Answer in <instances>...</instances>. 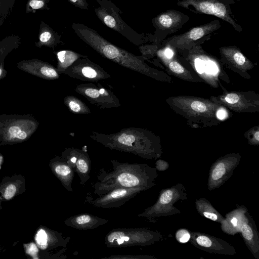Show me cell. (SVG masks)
Instances as JSON below:
<instances>
[{
  "label": "cell",
  "instance_id": "1",
  "mask_svg": "<svg viewBox=\"0 0 259 259\" xmlns=\"http://www.w3.org/2000/svg\"><path fill=\"white\" fill-rule=\"evenodd\" d=\"M71 27L79 38L103 57L156 80L167 83L172 81L167 73L148 65L145 62L148 61L147 58L135 55L116 46L93 29L76 23H73Z\"/></svg>",
  "mask_w": 259,
  "mask_h": 259
},
{
  "label": "cell",
  "instance_id": "2",
  "mask_svg": "<svg viewBox=\"0 0 259 259\" xmlns=\"http://www.w3.org/2000/svg\"><path fill=\"white\" fill-rule=\"evenodd\" d=\"M108 170L100 169L92 184L94 194L101 196L118 188H141L145 191L154 187L158 176L157 169L145 163L120 162L111 160Z\"/></svg>",
  "mask_w": 259,
  "mask_h": 259
},
{
  "label": "cell",
  "instance_id": "3",
  "mask_svg": "<svg viewBox=\"0 0 259 259\" xmlns=\"http://www.w3.org/2000/svg\"><path fill=\"white\" fill-rule=\"evenodd\" d=\"M90 137L106 148L132 153L144 159H156L162 153L159 137L143 128H124L111 134L92 132Z\"/></svg>",
  "mask_w": 259,
  "mask_h": 259
},
{
  "label": "cell",
  "instance_id": "4",
  "mask_svg": "<svg viewBox=\"0 0 259 259\" xmlns=\"http://www.w3.org/2000/svg\"><path fill=\"white\" fill-rule=\"evenodd\" d=\"M165 102L177 114L183 117L193 128L210 127L232 117L225 107L210 99L191 95L172 96Z\"/></svg>",
  "mask_w": 259,
  "mask_h": 259
},
{
  "label": "cell",
  "instance_id": "5",
  "mask_svg": "<svg viewBox=\"0 0 259 259\" xmlns=\"http://www.w3.org/2000/svg\"><path fill=\"white\" fill-rule=\"evenodd\" d=\"M186 51L187 52L182 61L203 82L213 88L226 89L221 81L229 83L231 80L218 59L200 46H195Z\"/></svg>",
  "mask_w": 259,
  "mask_h": 259
},
{
  "label": "cell",
  "instance_id": "6",
  "mask_svg": "<svg viewBox=\"0 0 259 259\" xmlns=\"http://www.w3.org/2000/svg\"><path fill=\"white\" fill-rule=\"evenodd\" d=\"M39 124L31 114L0 115V145H11L28 140Z\"/></svg>",
  "mask_w": 259,
  "mask_h": 259
},
{
  "label": "cell",
  "instance_id": "7",
  "mask_svg": "<svg viewBox=\"0 0 259 259\" xmlns=\"http://www.w3.org/2000/svg\"><path fill=\"white\" fill-rule=\"evenodd\" d=\"M162 239L157 231L145 228H116L112 229L105 237V244L109 248L146 246Z\"/></svg>",
  "mask_w": 259,
  "mask_h": 259
},
{
  "label": "cell",
  "instance_id": "8",
  "mask_svg": "<svg viewBox=\"0 0 259 259\" xmlns=\"http://www.w3.org/2000/svg\"><path fill=\"white\" fill-rule=\"evenodd\" d=\"M186 189L181 183L161 189L155 203L138 214L148 219L167 217L181 213L174 204L179 200H187Z\"/></svg>",
  "mask_w": 259,
  "mask_h": 259
},
{
  "label": "cell",
  "instance_id": "9",
  "mask_svg": "<svg viewBox=\"0 0 259 259\" xmlns=\"http://www.w3.org/2000/svg\"><path fill=\"white\" fill-rule=\"evenodd\" d=\"M99 6L95 8L98 19L109 28L120 33L133 44H142L140 35L122 19L120 9L109 0H95Z\"/></svg>",
  "mask_w": 259,
  "mask_h": 259
},
{
  "label": "cell",
  "instance_id": "10",
  "mask_svg": "<svg viewBox=\"0 0 259 259\" xmlns=\"http://www.w3.org/2000/svg\"><path fill=\"white\" fill-rule=\"evenodd\" d=\"M222 94L210 96V99L237 113L259 112V94L253 91H223Z\"/></svg>",
  "mask_w": 259,
  "mask_h": 259
},
{
  "label": "cell",
  "instance_id": "11",
  "mask_svg": "<svg viewBox=\"0 0 259 259\" xmlns=\"http://www.w3.org/2000/svg\"><path fill=\"white\" fill-rule=\"evenodd\" d=\"M241 158L240 153L233 152L220 157L212 164L207 184L209 191L220 188L232 177Z\"/></svg>",
  "mask_w": 259,
  "mask_h": 259
},
{
  "label": "cell",
  "instance_id": "12",
  "mask_svg": "<svg viewBox=\"0 0 259 259\" xmlns=\"http://www.w3.org/2000/svg\"><path fill=\"white\" fill-rule=\"evenodd\" d=\"M75 91L84 97L91 104L100 109H110L121 106L119 100L113 92L103 88L100 83H81Z\"/></svg>",
  "mask_w": 259,
  "mask_h": 259
},
{
  "label": "cell",
  "instance_id": "13",
  "mask_svg": "<svg viewBox=\"0 0 259 259\" xmlns=\"http://www.w3.org/2000/svg\"><path fill=\"white\" fill-rule=\"evenodd\" d=\"M145 190L141 188H118L93 198L90 193L85 196V202L102 208H118Z\"/></svg>",
  "mask_w": 259,
  "mask_h": 259
},
{
  "label": "cell",
  "instance_id": "14",
  "mask_svg": "<svg viewBox=\"0 0 259 259\" xmlns=\"http://www.w3.org/2000/svg\"><path fill=\"white\" fill-rule=\"evenodd\" d=\"M70 77L82 81H98L108 79L111 75L102 67L87 57L78 59L63 73Z\"/></svg>",
  "mask_w": 259,
  "mask_h": 259
},
{
  "label": "cell",
  "instance_id": "15",
  "mask_svg": "<svg viewBox=\"0 0 259 259\" xmlns=\"http://www.w3.org/2000/svg\"><path fill=\"white\" fill-rule=\"evenodd\" d=\"M221 64L233 71L244 79L251 78L248 71L255 67V65L246 57L236 47H224L220 49Z\"/></svg>",
  "mask_w": 259,
  "mask_h": 259
},
{
  "label": "cell",
  "instance_id": "16",
  "mask_svg": "<svg viewBox=\"0 0 259 259\" xmlns=\"http://www.w3.org/2000/svg\"><path fill=\"white\" fill-rule=\"evenodd\" d=\"M190 243L194 247L209 253L235 255V248L223 239L198 231H190Z\"/></svg>",
  "mask_w": 259,
  "mask_h": 259
},
{
  "label": "cell",
  "instance_id": "17",
  "mask_svg": "<svg viewBox=\"0 0 259 259\" xmlns=\"http://www.w3.org/2000/svg\"><path fill=\"white\" fill-rule=\"evenodd\" d=\"M61 156L78 175L80 184L84 185L90 179L91 160L89 154L83 150L71 147L65 148L62 152Z\"/></svg>",
  "mask_w": 259,
  "mask_h": 259
},
{
  "label": "cell",
  "instance_id": "18",
  "mask_svg": "<svg viewBox=\"0 0 259 259\" xmlns=\"http://www.w3.org/2000/svg\"><path fill=\"white\" fill-rule=\"evenodd\" d=\"M158 58L162 62L164 70L168 74L185 81L193 83H202L200 79L183 61L175 57L174 54L171 57L165 56L161 51L157 52Z\"/></svg>",
  "mask_w": 259,
  "mask_h": 259
},
{
  "label": "cell",
  "instance_id": "19",
  "mask_svg": "<svg viewBox=\"0 0 259 259\" xmlns=\"http://www.w3.org/2000/svg\"><path fill=\"white\" fill-rule=\"evenodd\" d=\"M34 240L38 249L49 251L59 247H66L70 238L65 237L62 233L46 227L40 226L36 231Z\"/></svg>",
  "mask_w": 259,
  "mask_h": 259
},
{
  "label": "cell",
  "instance_id": "20",
  "mask_svg": "<svg viewBox=\"0 0 259 259\" xmlns=\"http://www.w3.org/2000/svg\"><path fill=\"white\" fill-rule=\"evenodd\" d=\"M179 5L184 7L192 6L198 12L222 18L234 27L236 24L229 15L226 6L217 0H184Z\"/></svg>",
  "mask_w": 259,
  "mask_h": 259
},
{
  "label": "cell",
  "instance_id": "21",
  "mask_svg": "<svg viewBox=\"0 0 259 259\" xmlns=\"http://www.w3.org/2000/svg\"><path fill=\"white\" fill-rule=\"evenodd\" d=\"M215 27V24L209 23L193 28L182 35L174 37L168 44L174 48L188 50L194 46L195 41L206 35Z\"/></svg>",
  "mask_w": 259,
  "mask_h": 259
},
{
  "label": "cell",
  "instance_id": "22",
  "mask_svg": "<svg viewBox=\"0 0 259 259\" xmlns=\"http://www.w3.org/2000/svg\"><path fill=\"white\" fill-rule=\"evenodd\" d=\"M18 69L47 80L58 79L60 74L51 64L37 59L23 60L17 64Z\"/></svg>",
  "mask_w": 259,
  "mask_h": 259
},
{
  "label": "cell",
  "instance_id": "23",
  "mask_svg": "<svg viewBox=\"0 0 259 259\" xmlns=\"http://www.w3.org/2000/svg\"><path fill=\"white\" fill-rule=\"evenodd\" d=\"M25 191V179L20 174L5 177L0 183V210L2 203L9 201Z\"/></svg>",
  "mask_w": 259,
  "mask_h": 259
},
{
  "label": "cell",
  "instance_id": "24",
  "mask_svg": "<svg viewBox=\"0 0 259 259\" xmlns=\"http://www.w3.org/2000/svg\"><path fill=\"white\" fill-rule=\"evenodd\" d=\"M49 167L63 186L72 192V183L75 172L66 161L61 156H57L50 160Z\"/></svg>",
  "mask_w": 259,
  "mask_h": 259
},
{
  "label": "cell",
  "instance_id": "25",
  "mask_svg": "<svg viewBox=\"0 0 259 259\" xmlns=\"http://www.w3.org/2000/svg\"><path fill=\"white\" fill-rule=\"evenodd\" d=\"M240 233L247 247L256 259H259V235L252 216L247 211Z\"/></svg>",
  "mask_w": 259,
  "mask_h": 259
},
{
  "label": "cell",
  "instance_id": "26",
  "mask_svg": "<svg viewBox=\"0 0 259 259\" xmlns=\"http://www.w3.org/2000/svg\"><path fill=\"white\" fill-rule=\"evenodd\" d=\"M247 211L248 209L245 206L239 205L226 213L223 221L220 223L222 231L230 235L240 233Z\"/></svg>",
  "mask_w": 259,
  "mask_h": 259
},
{
  "label": "cell",
  "instance_id": "27",
  "mask_svg": "<svg viewBox=\"0 0 259 259\" xmlns=\"http://www.w3.org/2000/svg\"><path fill=\"white\" fill-rule=\"evenodd\" d=\"M109 220L89 213L71 216L64 221L66 226L78 230H92L105 225Z\"/></svg>",
  "mask_w": 259,
  "mask_h": 259
},
{
  "label": "cell",
  "instance_id": "28",
  "mask_svg": "<svg viewBox=\"0 0 259 259\" xmlns=\"http://www.w3.org/2000/svg\"><path fill=\"white\" fill-rule=\"evenodd\" d=\"M195 206L199 214L206 219L220 224L224 219L210 202L204 197L196 199Z\"/></svg>",
  "mask_w": 259,
  "mask_h": 259
},
{
  "label": "cell",
  "instance_id": "29",
  "mask_svg": "<svg viewBox=\"0 0 259 259\" xmlns=\"http://www.w3.org/2000/svg\"><path fill=\"white\" fill-rule=\"evenodd\" d=\"M56 54L58 61L56 69L59 74H62L78 59L88 57L70 50H62L57 52Z\"/></svg>",
  "mask_w": 259,
  "mask_h": 259
},
{
  "label": "cell",
  "instance_id": "30",
  "mask_svg": "<svg viewBox=\"0 0 259 259\" xmlns=\"http://www.w3.org/2000/svg\"><path fill=\"white\" fill-rule=\"evenodd\" d=\"M60 36L46 25L41 27L39 36V41L36 45L40 47L45 46L54 48L60 42Z\"/></svg>",
  "mask_w": 259,
  "mask_h": 259
},
{
  "label": "cell",
  "instance_id": "31",
  "mask_svg": "<svg viewBox=\"0 0 259 259\" xmlns=\"http://www.w3.org/2000/svg\"><path fill=\"white\" fill-rule=\"evenodd\" d=\"M64 104L69 111L74 114H90L91 111L84 103L77 97L68 95L65 97Z\"/></svg>",
  "mask_w": 259,
  "mask_h": 259
},
{
  "label": "cell",
  "instance_id": "32",
  "mask_svg": "<svg viewBox=\"0 0 259 259\" xmlns=\"http://www.w3.org/2000/svg\"><path fill=\"white\" fill-rule=\"evenodd\" d=\"M181 19V16L178 13L170 12L160 15L155 19V22L160 28H169L178 25Z\"/></svg>",
  "mask_w": 259,
  "mask_h": 259
},
{
  "label": "cell",
  "instance_id": "33",
  "mask_svg": "<svg viewBox=\"0 0 259 259\" xmlns=\"http://www.w3.org/2000/svg\"><path fill=\"white\" fill-rule=\"evenodd\" d=\"M244 137L247 140L248 143L252 146L259 145V126L252 127L246 131Z\"/></svg>",
  "mask_w": 259,
  "mask_h": 259
},
{
  "label": "cell",
  "instance_id": "34",
  "mask_svg": "<svg viewBox=\"0 0 259 259\" xmlns=\"http://www.w3.org/2000/svg\"><path fill=\"white\" fill-rule=\"evenodd\" d=\"M176 239L179 242L181 243H185L189 241L190 239V231L186 229H181L176 233Z\"/></svg>",
  "mask_w": 259,
  "mask_h": 259
},
{
  "label": "cell",
  "instance_id": "35",
  "mask_svg": "<svg viewBox=\"0 0 259 259\" xmlns=\"http://www.w3.org/2000/svg\"><path fill=\"white\" fill-rule=\"evenodd\" d=\"M24 248L25 252L33 258H39L38 256L39 249L36 243L31 242L28 244H24Z\"/></svg>",
  "mask_w": 259,
  "mask_h": 259
},
{
  "label": "cell",
  "instance_id": "36",
  "mask_svg": "<svg viewBox=\"0 0 259 259\" xmlns=\"http://www.w3.org/2000/svg\"><path fill=\"white\" fill-rule=\"evenodd\" d=\"M107 258H121V259H152L155 258L153 256L149 255H113L107 257Z\"/></svg>",
  "mask_w": 259,
  "mask_h": 259
},
{
  "label": "cell",
  "instance_id": "37",
  "mask_svg": "<svg viewBox=\"0 0 259 259\" xmlns=\"http://www.w3.org/2000/svg\"><path fill=\"white\" fill-rule=\"evenodd\" d=\"M47 0H29L28 5L32 9L37 10L44 7Z\"/></svg>",
  "mask_w": 259,
  "mask_h": 259
},
{
  "label": "cell",
  "instance_id": "38",
  "mask_svg": "<svg viewBox=\"0 0 259 259\" xmlns=\"http://www.w3.org/2000/svg\"><path fill=\"white\" fill-rule=\"evenodd\" d=\"M74 6L81 9L87 10L88 9V4L86 0H68Z\"/></svg>",
  "mask_w": 259,
  "mask_h": 259
},
{
  "label": "cell",
  "instance_id": "39",
  "mask_svg": "<svg viewBox=\"0 0 259 259\" xmlns=\"http://www.w3.org/2000/svg\"><path fill=\"white\" fill-rule=\"evenodd\" d=\"M155 165L156 169L159 171H164L169 167V164L162 159L158 160L155 163Z\"/></svg>",
  "mask_w": 259,
  "mask_h": 259
},
{
  "label": "cell",
  "instance_id": "40",
  "mask_svg": "<svg viewBox=\"0 0 259 259\" xmlns=\"http://www.w3.org/2000/svg\"><path fill=\"white\" fill-rule=\"evenodd\" d=\"M4 162V156L2 153H0V169H1V166Z\"/></svg>",
  "mask_w": 259,
  "mask_h": 259
}]
</instances>
